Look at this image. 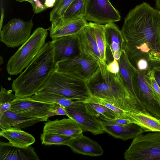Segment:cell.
I'll use <instances>...</instances> for the list:
<instances>
[{"label": "cell", "instance_id": "6da1fadb", "mask_svg": "<svg viewBox=\"0 0 160 160\" xmlns=\"http://www.w3.org/2000/svg\"><path fill=\"white\" fill-rule=\"evenodd\" d=\"M125 50L134 67L139 60L160 68V11L145 2L131 10L121 30Z\"/></svg>", "mask_w": 160, "mask_h": 160}, {"label": "cell", "instance_id": "7a4b0ae2", "mask_svg": "<svg viewBox=\"0 0 160 160\" xmlns=\"http://www.w3.org/2000/svg\"><path fill=\"white\" fill-rule=\"evenodd\" d=\"M57 69L53 48L49 41L25 70L13 80L11 88L15 97H31L38 92L51 74Z\"/></svg>", "mask_w": 160, "mask_h": 160}, {"label": "cell", "instance_id": "3957f363", "mask_svg": "<svg viewBox=\"0 0 160 160\" xmlns=\"http://www.w3.org/2000/svg\"><path fill=\"white\" fill-rule=\"evenodd\" d=\"M107 64H98L96 71L86 80L91 95L106 99L125 111H144L130 95L119 72L116 74L109 72Z\"/></svg>", "mask_w": 160, "mask_h": 160}, {"label": "cell", "instance_id": "277c9868", "mask_svg": "<svg viewBox=\"0 0 160 160\" xmlns=\"http://www.w3.org/2000/svg\"><path fill=\"white\" fill-rule=\"evenodd\" d=\"M42 91L55 92L80 102L91 95L86 80L72 73L57 70L51 74L38 91Z\"/></svg>", "mask_w": 160, "mask_h": 160}, {"label": "cell", "instance_id": "5b68a950", "mask_svg": "<svg viewBox=\"0 0 160 160\" xmlns=\"http://www.w3.org/2000/svg\"><path fill=\"white\" fill-rule=\"evenodd\" d=\"M49 29L39 27L8 60L6 70L10 75H17L26 68L42 49L46 42Z\"/></svg>", "mask_w": 160, "mask_h": 160}, {"label": "cell", "instance_id": "8992f818", "mask_svg": "<svg viewBox=\"0 0 160 160\" xmlns=\"http://www.w3.org/2000/svg\"><path fill=\"white\" fill-rule=\"evenodd\" d=\"M124 155L126 160H160V132L136 137Z\"/></svg>", "mask_w": 160, "mask_h": 160}, {"label": "cell", "instance_id": "52a82bcc", "mask_svg": "<svg viewBox=\"0 0 160 160\" xmlns=\"http://www.w3.org/2000/svg\"><path fill=\"white\" fill-rule=\"evenodd\" d=\"M147 72L135 68L133 77L134 91L146 111L160 120V100L152 89Z\"/></svg>", "mask_w": 160, "mask_h": 160}, {"label": "cell", "instance_id": "ba28073f", "mask_svg": "<svg viewBox=\"0 0 160 160\" xmlns=\"http://www.w3.org/2000/svg\"><path fill=\"white\" fill-rule=\"evenodd\" d=\"M33 25L32 19L26 22L20 18L12 19L2 27L0 41L9 48L18 47L29 38Z\"/></svg>", "mask_w": 160, "mask_h": 160}, {"label": "cell", "instance_id": "9c48e42d", "mask_svg": "<svg viewBox=\"0 0 160 160\" xmlns=\"http://www.w3.org/2000/svg\"><path fill=\"white\" fill-rule=\"evenodd\" d=\"M84 18L93 22L105 24L119 21L121 17L109 0H85Z\"/></svg>", "mask_w": 160, "mask_h": 160}, {"label": "cell", "instance_id": "30bf717a", "mask_svg": "<svg viewBox=\"0 0 160 160\" xmlns=\"http://www.w3.org/2000/svg\"><path fill=\"white\" fill-rule=\"evenodd\" d=\"M10 110L34 118L48 119L56 103L42 102L31 97L15 98L11 102Z\"/></svg>", "mask_w": 160, "mask_h": 160}, {"label": "cell", "instance_id": "8fae6325", "mask_svg": "<svg viewBox=\"0 0 160 160\" xmlns=\"http://www.w3.org/2000/svg\"><path fill=\"white\" fill-rule=\"evenodd\" d=\"M57 70L73 73L87 80L95 72L98 63L90 57L82 54L57 63Z\"/></svg>", "mask_w": 160, "mask_h": 160}, {"label": "cell", "instance_id": "7c38bea8", "mask_svg": "<svg viewBox=\"0 0 160 160\" xmlns=\"http://www.w3.org/2000/svg\"><path fill=\"white\" fill-rule=\"evenodd\" d=\"M97 118L105 132L122 140L133 139L145 132L141 127L134 123H118L113 121L111 118L101 115Z\"/></svg>", "mask_w": 160, "mask_h": 160}, {"label": "cell", "instance_id": "4fadbf2b", "mask_svg": "<svg viewBox=\"0 0 160 160\" xmlns=\"http://www.w3.org/2000/svg\"><path fill=\"white\" fill-rule=\"evenodd\" d=\"M54 58L57 63L73 58L80 54L79 34L63 36L51 41Z\"/></svg>", "mask_w": 160, "mask_h": 160}, {"label": "cell", "instance_id": "5bb4252c", "mask_svg": "<svg viewBox=\"0 0 160 160\" xmlns=\"http://www.w3.org/2000/svg\"><path fill=\"white\" fill-rule=\"evenodd\" d=\"M66 110L68 117L76 121L83 132L88 131L94 135L105 132L98 118L87 113L85 105L78 108L66 107Z\"/></svg>", "mask_w": 160, "mask_h": 160}, {"label": "cell", "instance_id": "9a60e30c", "mask_svg": "<svg viewBox=\"0 0 160 160\" xmlns=\"http://www.w3.org/2000/svg\"><path fill=\"white\" fill-rule=\"evenodd\" d=\"M82 132L79 124L70 118L48 121L44 123L43 131L45 133L58 134L72 138L79 136Z\"/></svg>", "mask_w": 160, "mask_h": 160}, {"label": "cell", "instance_id": "2e32d148", "mask_svg": "<svg viewBox=\"0 0 160 160\" xmlns=\"http://www.w3.org/2000/svg\"><path fill=\"white\" fill-rule=\"evenodd\" d=\"M45 118H34L12 111L10 109L0 116V129L15 128L21 129L39 122L46 121Z\"/></svg>", "mask_w": 160, "mask_h": 160}, {"label": "cell", "instance_id": "e0dca14e", "mask_svg": "<svg viewBox=\"0 0 160 160\" xmlns=\"http://www.w3.org/2000/svg\"><path fill=\"white\" fill-rule=\"evenodd\" d=\"M34 148L31 146L21 147L9 142H0V160H39Z\"/></svg>", "mask_w": 160, "mask_h": 160}, {"label": "cell", "instance_id": "ac0fdd59", "mask_svg": "<svg viewBox=\"0 0 160 160\" xmlns=\"http://www.w3.org/2000/svg\"><path fill=\"white\" fill-rule=\"evenodd\" d=\"M88 24L84 18L60 22L49 28L52 40L63 36L79 34Z\"/></svg>", "mask_w": 160, "mask_h": 160}, {"label": "cell", "instance_id": "d6986e66", "mask_svg": "<svg viewBox=\"0 0 160 160\" xmlns=\"http://www.w3.org/2000/svg\"><path fill=\"white\" fill-rule=\"evenodd\" d=\"M67 146L77 153L90 156L102 155L104 151L96 142L82 134L72 138Z\"/></svg>", "mask_w": 160, "mask_h": 160}, {"label": "cell", "instance_id": "ffe728a7", "mask_svg": "<svg viewBox=\"0 0 160 160\" xmlns=\"http://www.w3.org/2000/svg\"><path fill=\"white\" fill-rule=\"evenodd\" d=\"M79 35L80 54L90 57L98 64L102 63L94 35L88 23Z\"/></svg>", "mask_w": 160, "mask_h": 160}, {"label": "cell", "instance_id": "44dd1931", "mask_svg": "<svg viewBox=\"0 0 160 160\" xmlns=\"http://www.w3.org/2000/svg\"><path fill=\"white\" fill-rule=\"evenodd\" d=\"M118 61L119 66L120 75L125 87L137 104L142 109L146 110L135 93L133 84V77L135 68L130 62L125 50L122 52Z\"/></svg>", "mask_w": 160, "mask_h": 160}, {"label": "cell", "instance_id": "7402d4cb", "mask_svg": "<svg viewBox=\"0 0 160 160\" xmlns=\"http://www.w3.org/2000/svg\"><path fill=\"white\" fill-rule=\"evenodd\" d=\"M128 120L137 124L144 132H160V120L147 112L140 110L129 112Z\"/></svg>", "mask_w": 160, "mask_h": 160}, {"label": "cell", "instance_id": "603a6c76", "mask_svg": "<svg viewBox=\"0 0 160 160\" xmlns=\"http://www.w3.org/2000/svg\"><path fill=\"white\" fill-rule=\"evenodd\" d=\"M104 30L107 50V48H109L112 55L115 52L122 53L125 50V45L121 30L114 23L104 25Z\"/></svg>", "mask_w": 160, "mask_h": 160}, {"label": "cell", "instance_id": "cb8c5ba5", "mask_svg": "<svg viewBox=\"0 0 160 160\" xmlns=\"http://www.w3.org/2000/svg\"><path fill=\"white\" fill-rule=\"evenodd\" d=\"M31 97L38 101L53 103L65 107L78 108L85 105L82 102L74 101L64 95L52 92L39 91Z\"/></svg>", "mask_w": 160, "mask_h": 160}, {"label": "cell", "instance_id": "d4e9b609", "mask_svg": "<svg viewBox=\"0 0 160 160\" xmlns=\"http://www.w3.org/2000/svg\"><path fill=\"white\" fill-rule=\"evenodd\" d=\"M0 136L6 138L12 145L19 147L31 146L35 141V138L31 134L13 127L1 129Z\"/></svg>", "mask_w": 160, "mask_h": 160}, {"label": "cell", "instance_id": "484cf974", "mask_svg": "<svg viewBox=\"0 0 160 160\" xmlns=\"http://www.w3.org/2000/svg\"><path fill=\"white\" fill-rule=\"evenodd\" d=\"M88 24L94 35L100 53L102 62L103 63H107V46L104 33V25L91 22Z\"/></svg>", "mask_w": 160, "mask_h": 160}, {"label": "cell", "instance_id": "4316f807", "mask_svg": "<svg viewBox=\"0 0 160 160\" xmlns=\"http://www.w3.org/2000/svg\"><path fill=\"white\" fill-rule=\"evenodd\" d=\"M85 5V0H73L67 9L62 19L51 25L63 21L84 18Z\"/></svg>", "mask_w": 160, "mask_h": 160}, {"label": "cell", "instance_id": "83f0119b", "mask_svg": "<svg viewBox=\"0 0 160 160\" xmlns=\"http://www.w3.org/2000/svg\"><path fill=\"white\" fill-rule=\"evenodd\" d=\"M82 102L84 103L87 113L89 115L96 117L101 115L112 119L118 118L116 113L104 105L94 102Z\"/></svg>", "mask_w": 160, "mask_h": 160}, {"label": "cell", "instance_id": "f1b7e54d", "mask_svg": "<svg viewBox=\"0 0 160 160\" xmlns=\"http://www.w3.org/2000/svg\"><path fill=\"white\" fill-rule=\"evenodd\" d=\"M72 138L70 137L58 134L43 132L41 134L40 136L42 144L46 145H55L67 146Z\"/></svg>", "mask_w": 160, "mask_h": 160}, {"label": "cell", "instance_id": "f546056e", "mask_svg": "<svg viewBox=\"0 0 160 160\" xmlns=\"http://www.w3.org/2000/svg\"><path fill=\"white\" fill-rule=\"evenodd\" d=\"M73 0H59L50 14L51 24L60 21L62 18L67 9Z\"/></svg>", "mask_w": 160, "mask_h": 160}, {"label": "cell", "instance_id": "4dcf8cb0", "mask_svg": "<svg viewBox=\"0 0 160 160\" xmlns=\"http://www.w3.org/2000/svg\"><path fill=\"white\" fill-rule=\"evenodd\" d=\"M12 91L7 90L1 87L0 92V116L11 108V102L15 97V94L12 93Z\"/></svg>", "mask_w": 160, "mask_h": 160}, {"label": "cell", "instance_id": "1f68e13d", "mask_svg": "<svg viewBox=\"0 0 160 160\" xmlns=\"http://www.w3.org/2000/svg\"><path fill=\"white\" fill-rule=\"evenodd\" d=\"M150 80L152 87L160 100V88L154 77V69L149 71L147 73Z\"/></svg>", "mask_w": 160, "mask_h": 160}, {"label": "cell", "instance_id": "d6a6232c", "mask_svg": "<svg viewBox=\"0 0 160 160\" xmlns=\"http://www.w3.org/2000/svg\"><path fill=\"white\" fill-rule=\"evenodd\" d=\"M57 115L66 116L68 117V115L66 110V107L57 104H56V106L49 114L48 116L49 117Z\"/></svg>", "mask_w": 160, "mask_h": 160}, {"label": "cell", "instance_id": "836d02e7", "mask_svg": "<svg viewBox=\"0 0 160 160\" xmlns=\"http://www.w3.org/2000/svg\"><path fill=\"white\" fill-rule=\"evenodd\" d=\"M108 70L110 72L114 74L119 72V66L118 61L113 58L112 61L107 64L106 66Z\"/></svg>", "mask_w": 160, "mask_h": 160}, {"label": "cell", "instance_id": "e575fe53", "mask_svg": "<svg viewBox=\"0 0 160 160\" xmlns=\"http://www.w3.org/2000/svg\"><path fill=\"white\" fill-rule=\"evenodd\" d=\"M31 4L35 13L41 12L47 9L40 0H32Z\"/></svg>", "mask_w": 160, "mask_h": 160}, {"label": "cell", "instance_id": "d590c367", "mask_svg": "<svg viewBox=\"0 0 160 160\" xmlns=\"http://www.w3.org/2000/svg\"><path fill=\"white\" fill-rule=\"evenodd\" d=\"M56 0H45L43 4L47 9L53 8L56 3Z\"/></svg>", "mask_w": 160, "mask_h": 160}, {"label": "cell", "instance_id": "8d00e7d4", "mask_svg": "<svg viewBox=\"0 0 160 160\" xmlns=\"http://www.w3.org/2000/svg\"><path fill=\"white\" fill-rule=\"evenodd\" d=\"M154 69L155 79L160 88V68H155Z\"/></svg>", "mask_w": 160, "mask_h": 160}, {"label": "cell", "instance_id": "74e56055", "mask_svg": "<svg viewBox=\"0 0 160 160\" xmlns=\"http://www.w3.org/2000/svg\"><path fill=\"white\" fill-rule=\"evenodd\" d=\"M1 19L0 20V32L1 31L2 29V25L3 23V20L4 18V9L2 8V7L1 8Z\"/></svg>", "mask_w": 160, "mask_h": 160}, {"label": "cell", "instance_id": "f35d334b", "mask_svg": "<svg viewBox=\"0 0 160 160\" xmlns=\"http://www.w3.org/2000/svg\"><path fill=\"white\" fill-rule=\"evenodd\" d=\"M155 7L157 9L160 11V0H155Z\"/></svg>", "mask_w": 160, "mask_h": 160}, {"label": "cell", "instance_id": "ab89813d", "mask_svg": "<svg viewBox=\"0 0 160 160\" xmlns=\"http://www.w3.org/2000/svg\"><path fill=\"white\" fill-rule=\"evenodd\" d=\"M32 0H17V1L20 2H28L31 4V3Z\"/></svg>", "mask_w": 160, "mask_h": 160}, {"label": "cell", "instance_id": "60d3db41", "mask_svg": "<svg viewBox=\"0 0 160 160\" xmlns=\"http://www.w3.org/2000/svg\"><path fill=\"white\" fill-rule=\"evenodd\" d=\"M4 63L3 57L1 56H0V64L2 65Z\"/></svg>", "mask_w": 160, "mask_h": 160}, {"label": "cell", "instance_id": "b9f144b4", "mask_svg": "<svg viewBox=\"0 0 160 160\" xmlns=\"http://www.w3.org/2000/svg\"><path fill=\"white\" fill-rule=\"evenodd\" d=\"M43 4L45 0H40Z\"/></svg>", "mask_w": 160, "mask_h": 160}]
</instances>
